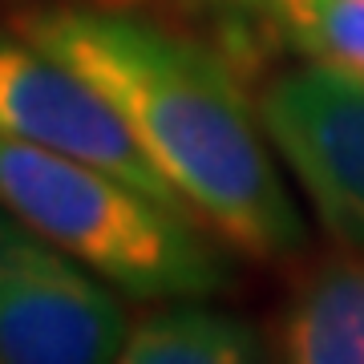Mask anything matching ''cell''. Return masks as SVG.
<instances>
[{
  "label": "cell",
  "instance_id": "cell-1",
  "mask_svg": "<svg viewBox=\"0 0 364 364\" xmlns=\"http://www.w3.org/2000/svg\"><path fill=\"white\" fill-rule=\"evenodd\" d=\"M21 33L117 109L154 170L219 243L251 259H291L308 231L272 162L267 134L235 73L203 41L154 16L57 4Z\"/></svg>",
  "mask_w": 364,
  "mask_h": 364
},
{
  "label": "cell",
  "instance_id": "cell-2",
  "mask_svg": "<svg viewBox=\"0 0 364 364\" xmlns=\"http://www.w3.org/2000/svg\"><path fill=\"white\" fill-rule=\"evenodd\" d=\"M0 207L130 299H210L231 287L203 223L109 170L4 134Z\"/></svg>",
  "mask_w": 364,
  "mask_h": 364
},
{
  "label": "cell",
  "instance_id": "cell-3",
  "mask_svg": "<svg viewBox=\"0 0 364 364\" xmlns=\"http://www.w3.org/2000/svg\"><path fill=\"white\" fill-rule=\"evenodd\" d=\"M122 291L0 207V364H105L130 320Z\"/></svg>",
  "mask_w": 364,
  "mask_h": 364
},
{
  "label": "cell",
  "instance_id": "cell-4",
  "mask_svg": "<svg viewBox=\"0 0 364 364\" xmlns=\"http://www.w3.org/2000/svg\"><path fill=\"white\" fill-rule=\"evenodd\" d=\"M255 114L320 223L364 251V73L328 61L287 65L259 90Z\"/></svg>",
  "mask_w": 364,
  "mask_h": 364
},
{
  "label": "cell",
  "instance_id": "cell-5",
  "mask_svg": "<svg viewBox=\"0 0 364 364\" xmlns=\"http://www.w3.org/2000/svg\"><path fill=\"white\" fill-rule=\"evenodd\" d=\"M0 134L109 170L150 198L191 215L146 150L134 142L114 105L25 33H0Z\"/></svg>",
  "mask_w": 364,
  "mask_h": 364
},
{
  "label": "cell",
  "instance_id": "cell-6",
  "mask_svg": "<svg viewBox=\"0 0 364 364\" xmlns=\"http://www.w3.org/2000/svg\"><path fill=\"white\" fill-rule=\"evenodd\" d=\"M272 348L291 364H364V251L316 259L272 320Z\"/></svg>",
  "mask_w": 364,
  "mask_h": 364
},
{
  "label": "cell",
  "instance_id": "cell-7",
  "mask_svg": "<svg viewBox=\"0 0 364 364\" xmlns=\"http://www.w3.org/2000/svg\"><path fill=\"white\" fill-rule=\"evenodd\" d=\"M231 37L364 73V0H174Z\"/></svg>",
  "mask_w": 364,
  "mask_h": 364
},
{
  "label": "cell",
  "instance_id": "cell-8",
  "mask_svg": "<svg viewBox=\"0 0 364 364\" xmlns=\"http://www.w3.org/2000/svg\"><path fill=\"white\" fill-rule=\"evenodd\" d=\"M126 364H251L267 360V340L203 299H158L154 312L134 320L122 344Z\"/></svg>",
  "mask_w": 364,
  "mask_h": 364
}]
</instances>
